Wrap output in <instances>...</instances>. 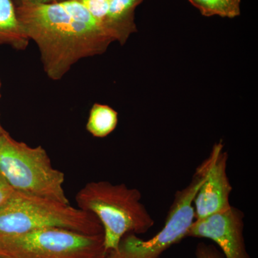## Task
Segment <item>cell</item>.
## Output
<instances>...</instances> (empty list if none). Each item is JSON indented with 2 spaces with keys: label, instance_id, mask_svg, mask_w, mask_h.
<instances>
[{
  "label": "cell",
  "instance_id": "cell-17",
  "mask_svg": "<svg viewBox=\"0 0 258 258\" xmlns=\"http://www.w3.org/2000/svg\"><path fill=\"white\" fill-rule=\"evenodd\" d=\"M106 258H111V255H110V253H109V254H108V256H107V257Z\"/></svg>",
  "mask_w": 258,
  "mask_h": 258
},
{
  "label": "cell",
  "instance_id": "cell-14",
  "mask_svg": "<svg viewBox=\"0 0 258 258\" xmlns=\"http://www.w3.org/2000/svg\"><path fill=\"white\" fill-rule=\"evenodd\" d=\"M15 191L0 174V208L12 198Z\"/></svg>",
  "mask_w": 258,
  "mask_h": 258
},
{
  "label": "cell",
  "instance_id": "cell-1",
  "mask_svg": "<svg viewBox=\"0 0 258 258\" xmlns=\"http://www.w3.org/2000/svg\"><path fill=\"white\" fill-rule=\"evenodd\" d=\"M15 8L29 40L38 46L44 71L53 81L81 59L106 52L114 42L77 0Z\"/></svg>",
  "mask_w": 258,
  "mask_h": 258
},
{
  "label": "cell",
  "instance_id": "cell-8",
  "mask_svg": "<svg viewBox=\"0 0 258 258\" xmlns=\"http://www.w3.org/2000/svg\"><path fill=\"white\" fill-rule=\"evenodd\" d=\"M228 154L224 151L222 141L212 147L209 157L203 161L205 177L195 200V220L204 218L230 206L232 191L227 173Z\"/></svg>",
  "mask_w": 258,
  "mask_h": 258
},
{
  "label": "cell",
  "instance_id": "cell-13",
  "mask_svg": "<svg viewBox=\"0 0 258 258\" xmlns=\"http://www.w3.org/2000/svg\"><path fill=\"white\" fill-rule=\"evenodd\" d=\"M197 258H225L223 254L212 244L200 242L195 250Z\"/></svg>",
  "mask_w": 258,
  "mask_h": 258
},
{
  "label": "cell",
  "instance_id": "cell-11",
  "mask_svg": "<svg viewBox=\"0 0 258 258\" xmlns=\"http://www.w3.org/2000/svg\"><path fill=\"white\" fill-rule=\"evenodd\" d=\"M118 122V114L113 108L94 103L90 111L86 130L96 138H105L115 130Z\"/></svg>",
  "mask_w": 258,
  "mask_h": 258
},
{
  "label": "cell",
  "instance_id": "cell-18",
  "mask_svg": "<svg viewBox=\"0 0 258 258\" xmlns=\"http://www.w3.org/2000/svg\"><path fill=\"white\" fill-rule=\"evenodd\" d=\"M0 89H1V82H0ZM0 98H1V93H0Z\"/></svg>",
  "mask_w": 258,
  "mask_h": 258
},
{
  "label": "cell",
  "instance_id": "cell-16",
  "mask_svg": "<svg viewBox=\"0 0 258 258\" xmlns=\"http://www.w3.org/2000/svg\"><path fill=\"white\" fill-rule=\"evenodd\" d=\"M5 129L3 128V126L1 125V123H0V137H1L2 134L4 133Z\"/></svg>",
  "mask_w": 258,
  "mask_h": 258
},
{
  "label": "cell",
  "instance_id": "cell-5",
  "mask_svg": "<svg viewBox=\"0 0 258 258\" xmlns=\"http://www.w3.org/2000/svg\"><path fill=\"white\" fill-rule=\"evenodd\" d=\"M109 253L103 234L45 228L0 235V258H106Z\"/></svg>",
  "mask_w": 258,
  "mask_h": 258
},
{
  "label": "cell",
  "instance_id": "cell-3",
  "mask_svg": "<svg viewBox=\"0 0 258 258\" xmlns=\"http://www.w3.org/2000/svg\"><path fill=\"white\" fill-rule=\"evenodd\" d=\"M61 228L88 235L103 234L93 214L50 199L15 191L0 208V235Z\"/></svg>",
  "mask_w": 258,
  "mask_h": 258
},
{
  "label": "cell",
  "instance_id": "cell-2",
  "mask_svg": "<svg viewBox=\"0 0 258 258\" xmlns=\"http://www.w3.org/2000/svg\"><path fill=\"white\" fill-rule=\"evenodd\" d=\"M142 198L136 188L107 181L88 182L76 195L78 208L93 214L101 223L108 252L116 250L127 234L141 235L154 227Z\"/></svg>",
  "mask_w": 258,
  "mask_h": 258
},
{
  "label": "cell",
  "instance_id": "cell-9",
  "mask_svg": "<svg viewBox=\"0 0 258 258\" xmlns=\"http://www.w3.org/2000/svg\"><path fill=\"white\" fill-rule=\"evenodd\" d=\"M113 39L123 45L137 32L135 10L144 0H77Z\"/></svg>",
  "mask_w": 258,
  "mask_h": 258
},
{
  "label": "cell",
  "instance_id": "cell-7",
  "mask_svg": "<svg viewBox=\"0 0 258 258\" xmlns=\"http://www.w3.org/2000/svg\"><path fill=\"white\" fill-rule=\"evenodd\" d=\"M244 217L243 212L230 205L222 211L195 220L186 237L213 241L225 258H250L244 240Z\"/></svg>",
  "mask_w": 258,
  "mask_h": 258
},
{
  "label": "cell",
  "instance_id": "cell-15",
  "mask_svg": "<svg viewBox=\"0 0 258 258\" xmlns=\"http://www.w3.org/2000/svg\"><path fill=\"white\" fill-rule=\"evenodd\" d=\"M64 0H15V6L20 5H48L52 3H60Z\"/></svg>",
  "mask_w": 258,
  "mask_h": 258
},
{
  "label": "cell",
  "instance_id": "cell-10",
  "mask_svg": "<svg viewBox=\"0 0 258 258\" xmlns=\"http://www.w3.org/2000/svg\"><path fill=\"white\" fill-rule=\"evenodd\" d=\"M29 40L17 15L13 0H0V45H8L24 50Z\"/></svg>",
  "mask_w": 258,
  "mask_h": 258
},
{
  "label": "cell",
  "instance_id": "cell-6",
  "mask_svg": "<svg viewBox=\"0 0 258 258\" xmlns=\"http://www.w3.org/2000/svg\"><path fill=\"white\" fill-rule=\"evenodd\" d=\"M206 177L201 164L197 168L189 184L174 195L164 227L152 238L144 240L135 234H127L120 240L111 258H159L163 252L186 237L195 221L194 200Z\"/></svg>",
  "mask_w": 258,
  "mask_h": 258
},
{
  "label": "cell",
  "instance_id": "cell-12",
  "mask_svg": "<svg viewBox=\"0 0 258 258\" xmlns=\"http://www.w3.org/2000/svg\"><path fill=\"white\" fill-rule=\"evenodd\" d=\"M205 17L235 18L240 15V0H189Z\"/></svg>",
  "mask_w": 258,
  "mask_h": 258
},
{
  "label": "cell",
  "instance_id": "cell-4",
  "mask_svg": "<svg viewBox=\"0 0 258 258\" xmlns=\"http://www.w3.org/2000/svg\"><path fill=\"white\" fill-rule=\"evenodd\" d=\"M0 174L15 191L70 204L64 174L53 167L45 149L18 142L6 131L0 137Z\"/></svg>",
  "mask_w": 258,
  "mask_h": 258
}]
</instances>
